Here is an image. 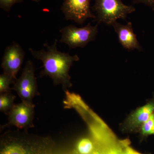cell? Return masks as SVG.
<instances>
[{
	"label": "cell",
	"mask_w": 154,
	"mask_h": 154,
	"mask_svg": "<svg viewBox=\"0 0 154 154\" xmlns=\"http://www.w3.org/2000/svg\"><path fill=\"white\" fill-rule=\"evenodd\" d=\"M57 42V39H55L52 45L49 46L45 43V49L35 51L29 48V50L33 57L41 60L43 64L42 76L49 77L54 85H61L64 91H66L72 85L69 74L70 69L74 62L79 60V57L77 54L71 56L58 50Z\"/></svg>",
	"instance_id": "1"
},
{
	"label": "cell",
	"mask_w": 154,
	"mask_h": 154,
	"mask_svg": "<svg viewBox=\"0 0 154 154\" xmlns=\"http://www.w3.org/2000/svg\"><path fill=\"white\" fill-rule=\"evenodd\" d=\"M23 131L9 130L1 137L0 154H48L51 149L50 138Z\"/></svg>",
	"instance_id": "2"
},
{
	"label": "cell",
	"mask_w": 154,
	"mask_h": 154,
	"mask_svg": "<svg viewBox=\"0 0 154 154\" xmlns=\"http://www.w3.org/2000/svg\"><path fill=\"white\" fill-rule=\"evenodd\" d=\"M97 24L112 25L119 19L126 20L128 14L136 11L134 7L125 5L121 0H95L94 6Z\"/></svg>",
	"instance_id": "3"
},
{
	"label": "cell",
	"mask_w": 154,
	"mask_h": 154,
	"mask_svg": "<svg viewBox=\"0 0 154 154\" xmlns=\"http://www.w3.org/2000/svg\"><path fill=\"white\" fill-rule=\"evenodd\" d=\"M99 24L92 26L88 23L85 27L78 28L74 25L66 26L60 30L61 38L60 42L67 45L70 48H85L96 39Z\"/></svg>",
	"instance_id": "4"
},
{
	"label": "cell",
	"mask_w": 154,
	"mask_h": 154,
	"mask_svg": "<svg viewBox=\"0 0 154 154\" xmlns=\"http://www.w3.org/2000/svg\"><path fill=\"white\" fill-rule=\"evenodd\" d=\"M12 89L16 91L22 102L33 104V98L39 94L35 77V67L32 61L27 62L22 74L16 80Z\"/></svg>",
	"instance_id": "5"
},
{
	"label": "cell",
	"mask_w": 154,
	"mask_h": 154,
	"mask_svg": "<svg viewBox=\"0 0 154 154\" xmlns=\"http://www.w3.org/2000/svg\"><path fill=\"white\" fill-rule=\"evenodd\" d=\"M35 105L22 102L14 105L9 113L8 122L5 126H14L27 131L34 127Z\"/></svg>",
	"instance_id": "6"
},
{
	"label": "cell",
	"mask_w": 154,
	"mask_h": 154,
	"mask_svg": "<svg viewBox=\"0 0 154 154\" xmlns=\"http://www.w3.org/2000/svg\"><path fill=\"white\" fill-rule=\"evenodd\" d=\"M66 20L82 25L87 19H96L92 14L90 0H64L61 8Z\"/></svg>",
	"instance_id": "7"
},
{
	"label": "cell",
	"mask_w": 154,
	"mask_h": 154,
	"mask_svg": "<svg viewBox=\"0 0 154 154\" xmlns=\"http://www.w3.org/2000/svg\"><path fill=\"white\" fill-rule=\"evenodd\" d=\"M25 53L20 45L13 42L6 47L2 60L1 67L3 72L17 80V75L22 66Z\"/></svg>",
	"instance_id": "8"
},
{
	"label": "cell",
	"mask_w": 154,
	"mask_h": 154,
	"mask_svg": "<svg viewBox=\"0 0 154 154\" xmlns=\"http://www.w3.org/2000/svg\"><path fill=\"white\" fill-rule=\"evenodd\" d=\"M154 113V96L146 105L130 114L123 124V128L128 131L139 130L141 126Z\"/></svg>",
	"instance_id": "9"
},
{
	"label": "cell",
	"mask_w": 154,
	"mask_h": 154,
	"mask_svg": "<svg viewBox=\"0 0 154 154\" xmlns=\"http://www.w3.org/2000/svg\"><path fill=\"white\" fill-rule=\"evenodd\" d=\"M112 26L118 36L119 42L124 48L128 50H143L136 35L134 32L131 22H128L126 25H124L116 21Z\"/></svg>",
	"instance_id": "10"
},
{
	"label": "cell",
	"mask_w": 154,
	"mask_h": 154,
	"mask_svg": "<svg viewBox=\"0 0 154 154\" xmlns=\"http://www.w3.org/2000/svg\"><path fill=\"white\" fill-rule=\"evenodd\" d=\"M16 97L11 93L2 94L0 95V110L6 115H8L10 111L15 104L14 101Z\"/></svg>",
	"instance_id": "11"
},
{
	"label": "cell",
	"mask_w": 154,
	"mask_h": 154,
	"mask_svg": "<svg viewBox=\"0 0 154 154\" xmlns=\"http://www.w3.org/2000/svg\"><path fill=\"white\" fill-rule=\"evenodd\" d=\"M76 150L78 154H91L95 150V146L91 139L83 137L77 142Z\"/></svg>",
	"instance_id": "12"
},
{
	"label": "cell",
	"mask_w": 154,
	"mask_h": 154,
	"mask_svg": "<svg viewBox=\"0 0 154 154\" xmlns=\"http://www.w3.org/2000/svg\"><path fill=\"white\" fill-rule=\"evenodd\" d=\"M15 79L7 74L3 72L0 75V94L11 93L12 88L10 87L11 85H14Z\"/></svg>",
	"instance_id": "13"
},
{
	"label": "cell",
	"mask_w": 154,
	"mask_h": 154,
	"mask_svg": "<svg viewBox=\"0 0 154 154\" xmlns=\"http://www.w3.org/2000/svg\"><path fill=\"white\" fill-rule=\"evenodd\" d=\"M139 130L142 136L154 135V113L141 126Z\"/></svg>",
	"instance_id": "14"
},
{
	"label": "cell",
	"mask_w": 154,
	"mask_h": 154,
	"mask_svg": "<svg viewBox=\"0 0 154 154\" xmlns=\"http://www.w3.org/2000/svg\"><path fill=\"white\" fill-rule=\"evenodd\" d=\"M22 2L23 0H0V8L6 12H9L14 5Z\"/></svg>",
	"instance_id": "15"
},
{
	"label": "cell",
	"mask_w": 154,
	"mask_h": 154,
	"mask_svg": "<svg viewBox=\"0 0 154 154\" xmlns=\"http://www.w3.org/2000/svg\"><path fill=\"white\" fill-rule=\"evenodd\" d=\"M135 3L144 4L154 10V0H133Z\"/></svg>",
	"instance_id": "16"
},
{
	"label": "cell",
	"mask_w": 154,
	"mask_h": 154,
	"mask_svg": "<svg viewBox=\"0 0 154 154\" xmlns=\"http://www.w3.org/2000/svg\"><path fill=\"white\" fill-rule=\"evenodd\" d=\"M122 154H139L137 153L136 152H135L133 151L131 149H127L126 151L124 153Z\"/></svg>",
	"instance_id": "17"
},
{
	"label": "cell",
	"mask_w": 154,
	"mask_h": 154,
	"mask_svg": "<svg viewBox=\"0 0 154 154\" xmlns=\"http://www.w3.org/2000/svg\"><path fill=\"white\" fill-rule=\"evenodd\" d=\"M91 154H104L102 152L99 150H94Z\"/></svg>",
	"instance_id": "18"
},
{
	"label": "cell",
	"mask_w": 154,
	"mask_h": 154,
	"mask_svg": "<svg viewBox=\"0 0 154 154\" xmlns=\"http://www.w3.org/2000/svg\"><path fill=\"white\" fill-rule=\"evenodd\" d=\"M31 1H33V2H39L40 0H31Z\"/></svg>",
	"instance_id": "19"
}]
</instances>
